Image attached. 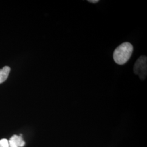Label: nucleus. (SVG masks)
I'll return each mask as SVG.
<instances>
[{
    "label": "nucleus",
    "instance_id": "20e7f679",
    "mask_svg": "<svg viewBox=\"0 0 147 147\" xmlns=\"http://www.w3.org/2000/svg\"><path fill=\"white\" fill-rule=\"evenodd\" d=\"M10 71L11 68L8 66L4 67L2 69H0V84L3 83L7 79Z\"/></svg>",
    "mask_w": 147,
    "mask_h": 147
},
{
    "label": "nucleus",
    "instance_id": "f03ea898",
    "mask_svg": "<svg viewBox=\"0 0 147 147\" xmlns=\"http://www.w3.org/2000/svg\"><path fill=\"white\" fill-rule=\"evenodd\" d=\"M134 72L138 75L140 79L144 80L146 78L147 74V58L146 56L143 55L137 59L134 66Z\"/></svg>",
    "mask_w": 147,
    "mask_h": 147
},
{
    "label": "nucleus",
    "instance_id": "423d86ee",
    "mask_svg": "<svg viewBox=\"0 0 147 147\" xmlns=\"http://www.w3.org/2000/svg\"><path fill=\"white\" fill-rule=\"evenodd\" d=\"M88 2L90 3H98L99 2V1H97V0H95V1H88Z\"/></svg>",
    "mask_w": 147,
    "mask_h": 147
},
{
    "label": "nucleus",
    "instance_id": "7ed1b4c3",
    "mask_svg": "<svg viewBox=\"0 0 147 147\" xmlns=\"http://www.w3.org/2000/svg\"><path fill=\"white\" fill-rule=\"evenodd\" d=\"M8 142L9 147H23L25 144V142L24 141L21 135H13Z\"/></svg>",
    "mask_w": 147,
    "mask_h": 147
},
{
    "label": "nucleus",
    "instance_id": "39448f33",
    "mask_svg": "<svg viewBox=\"0 0 147 147\" xmlns=\"http://www.w3.org/2000/svg\"><path fill=\"white\" fill-rule=\"evenodd\" d=\"M0 147H9L8 141L5 138H3V139L1 140H0Z\"/></svg>",
    "mask_w": 147,
    "mask_h": 147
},
{
    "label": "nucleus",
    "instance_id": "f257e3e1",
    "mask_svg": "<svg viewBox=\"0 0 147 147\" xmlns=\"http://www.w3.org/2000/svg\"><path fill=\"white\" fill-rule=\"evenodd\" d=\"M134 47L130 42H124L116 48L113 52L114 61L119 65L127 63L131 57Z\"/></svg>",
    "mask_w": 147,
    "mask_h": 147
}]
</instances>
